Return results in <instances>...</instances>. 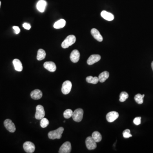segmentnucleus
Masks as SVG:
<instances>
[{"mask_svg":"<svg viewBox=\"0 0 153 153\" xmlns=\"http://www.w3.org/2000/svg\"><path fill=\"white\" fill-rule=\"evenodd\" d=\"M64 130V129L63 127H60L56 130L51 131L48 133V137L49 139L52 140L60 139Z\"/></svg>","mask_w":153,"mask_h":153,"instance_id":"1","label":"nucleus"},{"mask_svg":"<svg viewBox=\"0 0 153 153\" xmlns=\"http://www.w3.org/2000/svg\"><path fill=\"white\" fill-rule=\"evenodd\" d=\"M76 40V38L75 36L74 35H69L63 42L61 46L64 49L68 48L69 46H71L75 43Z\"/></svg>","mask_w":153,"mask_h":153,"instance_id":"2","label":"nucleus"},{"mask_svg":"<svg viewBox=\"0 0 153 153\" xmlns=\"http://www.w3.org/2000/svg\"><path fill=\"white\" fill-rule=\"evenodd\" d=\"M83 115V110L82 109H76L73 113L72 118L75 122H80L82 120Z\"/></svg>","mask_w":153,"mask_h":153,"instance_id":"3","label":"nucleus"},{"mask_svg":"<svg viewBox=\"0 0 153 153\" xmlns=\"http://www.w3.org/2000/svg\"><path fill=\"white\" fill-rule=\"evenodd\" d=\"M36 111L35 118L37 120H40L43 118L45 115L44 108L42 105H39L36 107Z\"/></svg>","mask_w":153,"mask_h":153,"instance_id":"4","label":"nucleus"},{"mask_svg":"<svg viewBox=\"0 0 153 153\" xmlns=\"http://www.w3.org/2000/svg\"><path fill=\"white\" fill-rule=\"evenodd\" d=\"M86 146L89 150H94L96 147V142L94 140L92 136H89L85 140Z\"/></svg>","mask_w":153,"mask_h":153,"instance_id":"5","label":"nucleus"},{"mask_svg":"<svg viewBox=\"0 0 153 153\" xmlns=\"http://www.w3.org/2000/svg\"><path fill=\"white\" fill-rule=\"evenodd\" d=\"M72 88V83L69 80H66L63 83L61 91L64 94H68L70 93Z\"/></svg>","mask_w":153,"mask_h":153,"instance_id":"6","label":"nucleus"},{"mask_svg":"<svg viewBox=\"0 0 153 153\" xmlns=\"http://www.w3.org/2000/svg\"><path fill=\"white\" fill-rule=\"evenodd\" d=\"M23 147L26 152L28 153H33L35 149L34 144L29 141L25 142L23 143Z\"/></svg>","mask_w":153,"mask_h":153,"instance_id":"7","label":"nucleus"},{"mask_svg":"<svg viewBox=\"0 0 153 153\" xmlns=\"http://www.w3.org/2000/svg\"><path fill=\"white\" fill-rule=\"evenodd\" d=\"M4 125L7 130L9 132L14 133L16 130L14 123L10 119H7L4 121Z\"/></svg>","mask_w":153,"mask_h":153,"instance_id":"8","label":"nucleus"},{"mask_svg":"<svg viewBox=\"0 0 153 153\" xmlns=\"http://www.w3.org/2000/svg\"><path fill=\"white\" fill-rule=\"evenodd\" d=\"M72 150V146L70 142L67 141L63 143L59 149V153H69Z\"/></svg>","mask_w":153,"mask_h":153,"instance_id":"9","label":"nucleus"},{"mask_svg":"<svg viewBox=\"0 0 153 153\" xmlns=\"http://www.w3.org/2000/svg\"><path fill=\"white\" fill-rule=\"evenodd\" d=\"M119 116V114L118 112L115 111H112L107 114L106 118L108 122L112 123L118 119Z\"/></svg>","mask_w":153,"mask_h":153,"instance_id":"10","label":"nucleus"},{"mask_svg":"<svg viewBox=\"0 0 153 153\" xmlns=\"http://www.w3.org/2000/svg\"><path fill=\"white\" fill-rule=\"evenodd\" d=\"M100 59L101 56L99 54H92L89 57L87 61V63L89 65H92L98 62Z\"/></svg>","mask_w":153,"mask_h":153,"instance_id":"11","label":"nucleus"},{"mask_svg":"<svg viewBox=\"0 0 153 153\" xmlns=\"http://www.w3.org/2000/svg\"><path fill=\"white\" fill-rule=\"evenodd\" d=\"M43 67L50 72H54L57 69L55 64L52 61L45 62L43 64Z\"/></svg>","mask_w":153,"mask_h":153,"instance_id":"12","label":"nucleus"},{"mask_svg":"<svg viewBox=\"0 0 153 153\" xmlns=\"http://www.w3.org/2000/svg\"><path fill=\"white\" fill-rule=\"evenodd\" d=\"M80 53L79 51L76 49H74L72 51L70 54V58L71 61L74 63H76L80 59Z\"/></svg>","mask_w":153,"mask_h":153,"instance_id":"13","label":"nucleus"},{"mask_svg":"<svg viewBox=\"0 0 153 153\" xmlns=\"http://www.w3.org/2000/svg\"><path fill=\"white\" fill-rule=\"evenodd\" d=\"M91 34L94 39L99 42H102L103 40V38L97 29L93 28L91 30Z\"/></svg>","mask_w":153,"mask_h":153,"instance_id":"14","label":"nucleus"},{"mask_svg":"<svg viewBox=\"0 0 153 153\" xmlns=\"http://www.w3.org/2000/svg\"><path fill=\"white\" fill-rule=\"evenodd\" d=\"M47 6V1L45 0H39L37 3V9L40 12H44Z\"/></svg>","mask_w":153,"mask_h":153,"instance_id":"15","label":"nucleus"},{"mask_svg":"<svg viewBox=\"0 0 153 153\" xmlns=\"http://www.w3.org/2000/svg\"><path fill=\"white\" fill-rule=\"evenodd\" d=\"M42 95V92L39 89H35L32 91L30 94V96H31L32 98L35 100L40 99Z\"/></svg>","mask_w":153,"mask_h":153,"instance_id":"16","label":"nucleus"},{"mask_svg":"<svg viewBox=\"0 0 153 153\" xmlns=\"http://www.w3.org/2000/svg\"><path fill=\"white\" fill-rule=\"evenodd\" d=\"M101 16L102 18L108 21H111L114 19L113 14L105 10H103L101 12Z\"/></svg>","mask_w":153,"mask_h":153,"instance_id":"17","label":"nucleus"},{"mask_svg":"<svg viewBox=\"0 0 153 153\" xmlns=\"http://www.w3.org/2000/svg\"><path fill=\"white\" fill-rule=\"evenodd\" d=\"M13 64L16 71L18 72H21L22 71L23 69L22 64L20 60L18 59H14L13 60Z\"/></svg>","mask_w":153,"mask_h":153,"instance_id":"18","label":"nucleus"},{"mask_svg":"<svg viewBox=\"0 0 153 153\" xmlns=\"http://www.w3.org/2000/svg\"><path fill=\"white\" fill-rule=\"evenodd\" d=\"M109 76V72L107 71H104L100 74L98 78H99V80L100 82L103 83L108 79Z\"/></svg>","mask_w":153,"mask_h":153,"instance_id":"19","label":"nucleus"},{"mask_svg":"<svg viewBox=\"0 0 153 153\" xmlns=\"http://www.w3.org/2000/svg\"><path fill=\"white\" fill-rule=\"evenodd\" d=\"M66 24V21L64 19H60L56 22L54 25V27L55 29H59L63 28Z\"/></svg>","mask_w":153,"mask_h":153,"instance_id":"20","label":"nucleus"},{"mask_svg":"<svg viewBox=\"0 0 153 153\" xmlns=\"http://www.w3.org/2000/svg\"><path fill=\"white\" fill-rule=\"evenodd\" d=\"M87 82L89 83H92L93 84H96L99 82V78L97 76L93 77L91 76H88L86 78Z\"/></svg>","mask_w":153,"mask_h":153,"instance_id":"21","label":"nucleus"},{"mask_svg":"<svg viewBox=\"0 0 153 153\" xmlns=\"http://www.w3.org/2000/svg\"><path fill=\"white\" fill-rule=\"evenodd\" d=\"M45 56H46V53L45 51L43 49H39V50H38L37 56V59L38 60H42L45 59Z\"/></svg>","mask_w":153,"mask_h":153,"instance_id":"22","label":"nucleus"},{"mask_svg":"<svg viewBox=\"0 0 153 153\" xmlns=\"http://www.w3.org/2000/svg\"><path fill=\"white\" fill-rule=\"evenodd\" d=\"M92 137L96 142H99L102 140V137L101 134L98 131H94L92 134Z\"/></svg>","mask_w":153,"mask_h":153,"instance_id":"23","label":"nucleus"},{"mask_svg":"<svg viewBox=\"0 0 153 153\" xmlns=\"http://www.w3.org/2000/svg\"><path fill=\"white\" fill-rule=\"evenodd\" d=\"M145 94L141 95L140 94H138L134 96V100L138 104H142L143 103V98Z\"/></svg>","mask_w":153,"mask_h":153,"instance_id":"24","label":"nucleus"},{"mask_svg":"<svg viewBox=\"0 0 153 153\" xmlns=\"http://www.w3.org/2000/svg\"><path fill=\"white\" fill-rule=\"evenodd\" d=\"M129 94L125 91L121 92L120 95V101L121 102H124L129 98Z\"/></svg>","mask_w":153,"mask_h":153,"instance_id":"25","label":"nucleus"},{"mask_svg":"<svg viewBox=\"0 0 153 153\" xmlns=\"http://www.w3.org/2000/svg\"><path fill=\"white\" fill-rule=\"evenodd\" d=\"M73 111L70 109H68L64 111L63 113V116L66 119H69L71 118L73 114Z\"/></svg>","mask_w":153,"mask_h":153,"instance_id":"26","label":"nucleus"},{"mask_svg":"<svg viewBox=\"0 0 153 153\" xmlns=\"http://www.w3.org/2000/svg\"><path fill=\"white\" fill-rule=\"evenodd\" d=\"M49 124V121L48 119L43 118L42 119L40 120V125L42 128H45L47 127Z\"/></svg>","mask_w":153,"mask_h":153,"instance_id":"27","label":"nucleus"},{"mask_svg":"<svg viewBox=\"0 0 153 153\" xmlns=\"http://www.w3.org/2000/svg\"><path fill=\"white\" fill-rule=\"evenodd\" d=\"M130 130L129 129H126L123 131V136L125 138H129L131 137L132 136V135L130 134Z\"/></svg>","mask_w":153,"mask_h":153,"instance_id":"28","label":"nucleus"},{"mask_svg":"<svg viewBox=\"0 0 153 153\" xmlns=\"http://www.w3.org/2000/svg\"><path fill=\"white\" fill-rule=\"evenodd\" d=\"M141 117H136L133 120L134 124L136 125H138L141 124Z\"/></svg>","mask_w":153,"mask_h":153,"instance_id":"29","label":"nucleus"},{"mask_svg":"<svg viewBox=\"0 0 153 153\" xmlns=\"http://www.w3.org/2000/svg\"><path fill=\"white\" fill-rule=\"evenodd\" d=\"M23 28L27 30H29L31 27V26L30 25V24L27 23H23Z\"/></svg>","mask_w":153,"mask_h":153,"instance_id":"30","label":"nucleus"},{"mask_svg":"<svg viewBox=\"0 0 153 153\" xmlns=\"http://www.w3.org/2000/svg\"><path fill=\"white\" fill-rule=\"evenodd\" d=\"M13 29H14L15 33L16 34H19L20 32V31H21V30H20L19 27H17V26H14V27H13Z\"/></svg>","mask_w":153,"mask_h":153,"instance_id":"31","label":"nucleus"},{"mask_svg":"<svg viewBox=\"0 0 153 153\" xmlns=\"http://www.w3.org/2000/svg\"><path fill=\"white\" fill-rule=\"evenodd\" d=\"M151 67H152V69L153 71V61L152 62V63H151Z\"/></svg>","mask_w":153,"mask_h":153,"instance_id":"32","label":"nucleus"},{"mask_svg":"<svg viewBox=\"0 0 153 153\" xmlns=\"http://www.w3.org/2000/svg\"><path fill=\"white\" fill-rule=\"evenodd\" d=\"M1 2L0 1V7H1Z\"/></svg>","mask_w":153,"mask_h":153,"instance_id":"33","label":"nucleus"},{"mask_svg":"<svg viewBox=\"0 0 153 153\" xmlns=\"http://www.w3.org/2000/svg\"><path fill=\"white\" fill-rule=\"evenodd\" d=\"M63 122H64V123H65V121H63Z\"/></svg>","mask_w":153,"mask_h":153,"instance_id":"34","label":"nucleus"}]
</instances>
